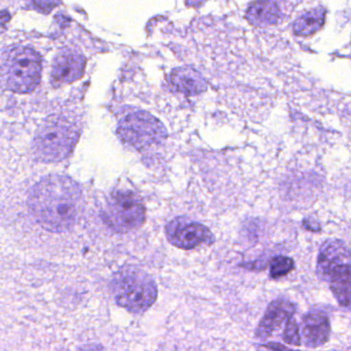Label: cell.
<instances>
[{
	"label": "cell",
	"mask_w": 351,
	"mask_h": 351,
	"mask_svg": "<svg viewBox=\"0 0 351 351\" xmlns=\"http://www.w3.org/2000/svg\"><path fill=\"white\" fill-rule=\"evenodd\" d=\"M118 134L125 143L139 149L160 145L167 137L163 124L145 112H133L123 118L119 124Z\"/></svg>",
	"instance_id": "8992f818"
},
{
	"label": "cell",
	"mask_w": 351,
	"mask_h": 351,
	"mask_svg": "<svg viewBox=\"0 0 351 351\" xmlns=\"http://www.w3.org/2000/svg\"><path fill=\"white\" fill-rule=\"evenodd\" d=\"M85 69V58L77 51L62 50L54 59L52 82L55 86L73 83L81 79Z\"/></svg>",
	"instance_id": "9c48e42d"
},
{
	"label": "cell",
	"mask_w": 351,
	"mask_h": 351,
	"mask_svg": "<svg viewBox=\"0 0 351 351\" xmlns=\"http://www.w3.org/2000/svg\"><path fill=\"white\" fill-rule=\"evenodd\" d=\"M102 217L114 231L126 233L143 226L145 208L141 199L133 193L114 192L108 199Z\"/></svg>",
	"instance_id": "5b68a950"
},
{
	"label": "cell",
	"mask_w": 351,
	"mask_h": 351,
	"mask_svg": "<svg viewBox=\"0 0 351 351\" xmlns=\"http://www.w3.org/2000/svg\"><path fill=\"white\" fill-rule=\"evenodd\" d=\"M326 12L322 8H315L300 16L293 23V32L297 36H307L315 34L324 23Z\"/></svg>",
	"instance_id": "9a60e30c"
},
{
	"label": "cell",
	"mask_w": 351,
	"mask_h": 351,
	"mask_svg": "<svg viewBox=\"0 0 351 351\" xmlns=\"http://www.w3.org/2000/svg\"><path fill=\"white\" fill-rule=\"evenodd\" d=\"M28 205L43 228L64 232L75 226L83 205V195L79 184L69 176H47L30 191Z\"/></svg>",
	"instance_id": "6da1fadb"
},
{
	"label": "cell",
	"mask_w": 351,
	"mask_h": 351,
	"mask_svg": "<svg viewBox=\"0 0 351 351\" xmlns=\"http://www.w3.org/2000/svg\"><path fill=\"white\" fill-rule=\"evenodd\" d=\"M282 338L287 344L293 345V346H301L302 339L300 336V328L295 318L291 317L287 320L285 330H283Z\"/></svg>",
	"instance_id": "e0dca14e"
},
{
	"label": "cell",
	"mask_w": 351,
	"mask_h": 351,
	"mask_svg": "<svg viewBox=\"0 0 351 351\" xmlns=\"http://www.w3.org/2000/svg\"><path fill=\"white\" fill-rule=\"evenodd\" d=\"M262 349H268L270 351H295L293 349L289 348V347L285 346V345L280 344V343L271 342L268 344L263 345L261 346Z\"/></svg>",
	"instance_id": "ac0fdd59"
},
{
	"label": "cell",
	"mask_w": 351,
	"mask_h": 351,
	"mask_svg": "<svg viewBox=\"0 0 351 351\" xmlns=\"http://www.w3.org/2000/svg\"><path fill=\"white\" fill-rule=\"evenodd\" d=\"M343 265H351V250L341 240L330 239L324 242L319 250L316 273L320 278L328 280L335 269Z\"/></svg>",
	"instance_id": "ba28073f"
},
{
	"label": "cell",
	"mask_w": 351,
	"mask_h": 351,
	"mask_svg": "<svg viewBox=\"0 0 351 351\" xmlns=\"http://www.w3.org/2000/svg\"><path fill=\"white\" fill-rule=\"evenodd\" d=\"M169 79L172 87L186 95H197L207 89L206 81L202 75L190 67L173 69Z\"/></svg>",
	"instance_id": "7c38bea8"
},
{
	"label": "cell",
	"mask_w": 351,
	"mask_h": 351,
	"mask_svg": "<svg viewBox=\"0 0 351 351\" xmlns=\"http://www.w3.org/2000/svg\"><path fill=\"white\" fill-rule=\"evenodd\" d=\"M75 125L63 117L55 116L43 124L34 137V153L46 163L59 162L69 157L77 143Z\"/></svg>",
	"instance_id": "3957f363"
},
{
	"label": "cell",
	"mask_w": 351,
	"mask_h": 351,
	"mask_svg": "<svg viewBox=\"0 0 351 351\" xmlns=\"http://www.w3.org/2000/svg\"><path fill=\"white\" fill-rule=\"evenodd\" d=\"M110 289L119 306L136 314L147 311L158 295L154 279L135 267L120 269L112 278Z\"/></svg>",
	"instance_id": "7a4b0ae2"
},
{
	"label": "cell",
	"mask_w": 351,
	"mask_h": 351,
	"mask_svg": "<svg viewBox=\"0 0 351 351\" xmlns=\"http://www.w3.org/2000/svg\"><path fill=\"white\" fill-rule=\"evenodd\" d=\"M328 281L338 303L344 307L351 306V265L335 269Z\"/></svg>",
	"instance_id": "4fadbf2b"
},
{
	"label": "cell",
	"mask_w": 351,
	"mask_h": 351,
	"mask_svg": "<svg viewBox=\"0 0 351 351\" xmlns=\"http://www.w3.org/2000/svg\"><path fill=\"white\" fill-rule=\"evenodd\" d=\"M295 312V304L289 300L277 299L271 302L256 328V338L265 340L272 336L273 332L278 330L283 322L293 317Z\"/></svg>",
	"instance_id": "30bf717a"
},
{
	"label": "cell",
	"mask_w": 351,
	"mask_h": 351,
	"mask_svg": "<svg viewBox=\"0 0 351 351\" xmlns=\"http://www.w3.org/2000/svg\"><path fill=\"white\" fill-rule=\"evenodd\" d=\"M5 86L17 93H29L38 87L42 77L40 55L27 47H17L5 54L3 61Z\"/></svg>",
	"instance_id": "277c9868"
},
{
	"label": "cell",
	"mask_w": 351,
	"mask_h": 351,
	"mask_svg": "<svg viewBox=\"0 0 351 351\" xmlns=\"http://www.w3.org/2000/svg\"><path fill=\"white\" fill-rule=\"evenodd\" d=\"M302 343L309 348H317L328 342L330 322L324 312L313 311L304 315L301 324Z\"/></svg>",
	"instance_id": "8fae6325"
},
{
	"label": "cell",
	"mask_w": 351,
	"mask_h": 351,
	"mask_svg": "<svg viewBox=\"0 0 351 351\" xmlns=\"http://www.w3.org/2000/svg\"><path fill=\"white\" fill-rule=\"evenodd\" d=\"M166 236L170 243L184 250L210 245L215 241V237L208 228L184 217H178L168 223Z\"/></svg>",
	"instance_id": "52a82bcc"
},
{
	"label": "cell",
	"mask_w": 351,
	"mask_h": 351,
	"mask_svg": "<svg viewBox=\"0 0 351 351\" xmlns=\"http://www.w3.org/2000/svg\"><path fill=\"white\" fill-rule=\"evenodd\" d=\"M295 268V262L289 256H278L271 261L270 276L272 278H280L289 274Z\"/></svg>",
	"instance_id": "2e32d148"
},
{
	"label": "cell",
	"mask_w": 351,
	"mask_h": 351,
	"mask_svg": "<svg viewBox=\"0 0 351 351\" xmlns=\"http://www.w3.org/2000/svg\"><path fill=\"white\" fill-rule=\"evenodd\" d=\"M280 11L278 5L273 1H256L248 7L246 19L254 26L273 25L278 22Z\"/></svg>",
	"instance_id": "5bb4252c"
}]
</instances>
